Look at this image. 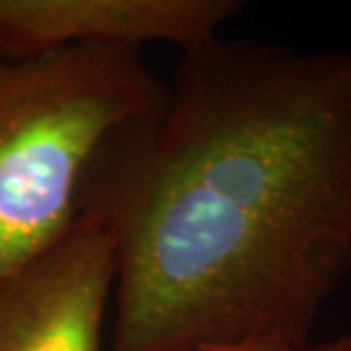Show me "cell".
I'll return each instance as SVG.
<instances>
[{"label":"cell","instance_id":"obj_3","mask_svg":"<svg viewBox=\"0 0 351 351\" xmlns=\"http://www.w3.org/2000/svg\"><path fill=\"white\" fill-rule=\"evenodd\" d=\"M114 251L96 219L0 278V351H105Z\"/></svg>","mask_w":351,"mask_h":351},{"label":"cell","instance_id":"obj_1","mask_svg":"<svg viewBox=\"0 0 351 351\" xmlns=\"http://www.w3.org/2000/svg\"><path fill=\"white\" fill-rule=\"evenodd\" d=\"M114 251L105 351H301L351 276V48L217 37L114 132L82 210Z\"/></svg>","mask_w":351,"mask_h":351},{"label":"cell","instance_id":"obj_5","mask_svg":"<svg viewBox=\"0 0 351 351\" xmlns=\"http://www.w3.org/2000/svg\"><path fill=\"white\" fill-rule=\"evenodd\" d=\"M301 351H351V335H340V338H333V340L315 342V345Z\"/></svg>","mask_w":351,"mask_h":351},{"label":"cell","instance_id":"obj_2","mask_svg":"<svg viewBox=\"0 0 351 351\" xmlns=\"http://www.w3.org/2000/svg\"><path fill=\"white\" fill-rule=\"evenodd\" d=\"M167 96L132 48L0 55V278L71 230L98 151Z\"/></svg>","mask_w":351,"mask_h":351},{"label":"cell","instance_id":"obj_4","mask_svg":"<svg viewBox=\"0 0 351 351\" xmlns=\"http://www.w3.org/2000/svg\"><path fill=\"white\" fill-rule=\"evenodd\" d=\"M237 0H0V55L34 58L66 48L208 44L242 12Z\"/></svg>","mask_w":351,"mask_h":351}]
</instances>
